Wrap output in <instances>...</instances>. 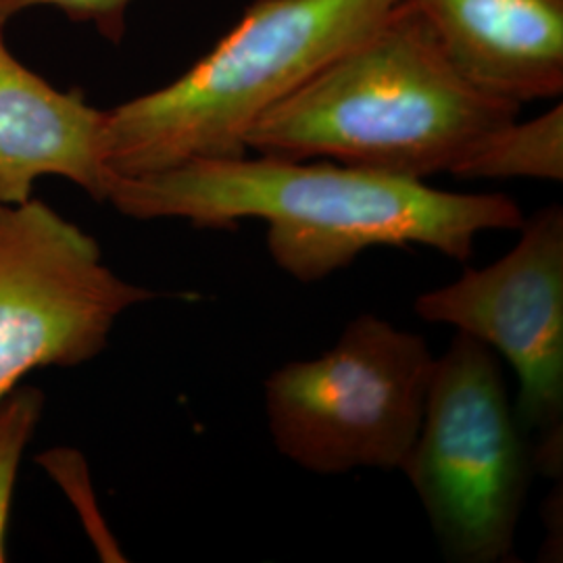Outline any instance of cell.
<instances>
[{"label": "cell", "mask_w": 563, "mask_h": 563, "mask_svg": "<svg viewBox=\"0 0 563 563\" xmlns=\"http://www.w3.org/2000/svg\"><path fill=\"white\" fill-rule=\"evenodd\" d=\"M401 0H253L178 80L104 111L120 178L232 159L263 115L372 32Z\"/></svg>", "instance_id": "3"}, {"label": "cell", "mask_w": 563, "mask_h": 563, "mask_svg": "<svg viewBox=\"0 0 563 563\" xmlns=\"http://www.w3.org/2000/svg\"><path fill=\"white\" fill-rule=\"evenodd\" d=\"M42 176L74 181L97 202L120 178L104 159V111L15 59L0 30V202L30 201Z\"/></svg>", "instance_id": "8"}, {"label": "cell", "mask_w": 563, "mask_h": 563, "mask_svg": "<svg viewBox=\"0 0 563 563\" xmlns=\"http://www.w3.org/2000/svg\"><path fill=\"white\" fill-rule=\"evenodd\" d=\"M504 257L416 299L423 322L443 323L504 355L518 376L516 416L537 434L532 465L563 470V209L551 202L520 228Z\"/></svg>", "instance_id": "6"}, {"label": "cell", "mask_w": 563, "mask_h": 563, "mask_svg": "<svg viewBox=\"0 0 563 563\" xmlns=\"http://www.w3.org/2000/svg\"><path fill=\"white\" fill-rule=\"evenodd\" d=\"M437 355L423 336L365 313L332 349L265 380L272 441L320 476L399 470L422 426Z\"/></svg>", "instance_id": "5"}, {"label": "cell", "mask_w": 563, "mask_h": 563, "mask_svg": "<svg viewBox=\"0 0 563 563\" xmlns=\"http://www.w3.org/2000/svg\"><path fill=\"white\" fill-rule=\"evenodd\" d=\"M399 470L446 560H511L534 465L493 349L455 332L437 357L422 426Z\"/></svg>", "instance_id": "4"}, {"label": "cell", "mask_w": 563, "mask_h": 563, "mask_svg": "<svg viewBox=\"0 0 563 563\" xmlns=\"http://www.w3.org/2000/svg\"><path fill=\"white\" fill-rule=\"evenodd\" d=\"M462 180H563V104L495 130L453 174Z\"/></svg>", "instance_id": "10"}, {"label": "cell", "mask_w": 563, "mask_h": 563, "mask_svg": "<svg viewBox=\"0 0 563 563\" xmlns=\"http://www.w3.org/2000/svg\"><path fill=\"white\" fill-rule=\"evenodd\" d=\"M136 0H0V30L32 7H55L71 21L90 23L107 41L121 42L125 18Z\"/></svg>", "instance_id": "12"}, {"label": "cell", "mask_w": 563, "mask_h": 563, "mask_svg": "<svg viewBox=\"0 0 563 563\" xmlns=\"http://www.w3.org/2000/svg\"><path fill=\"white\" fill-rule=\"evenodd\" d=\"M155 297L46 202H0V399L38 367L95 360L121 313Z\"/></svg>", "instance_id": "7"}, {"label": "cell", "mask_w": 563, "mask_h": 563, "mask_svg": "<svg viewBox=\"0 0 563 563\" xmlns=\"http://www.w3.org/2000/svg\"><path fill=\"white\" fill-rule=\"evenodd\" d=\"M44 411V393L15 386L0 399V563L7 560L4 534L21 457Z\"/></svg>", "instance_id": "11"}, {"label": "cell", "mask_w": 563, "mask_h": 563, "mask_svg": "<svg viewBox=\"0 0 563 563\" xmlns=\"http://www.w3.org/2000/svg\"><path fill=\"white\" fill-rule=\"evenodd\" d=\"M520 109L467 80L422 13L401 0L272 107L246 146L257 155L328 159L426 180L453 176Z\"/></svg>", "instance_id": "2"}, {"label": "cell", "mask_w": 563, "mask_h": 563, "mask_svg": "<svg viewBox=\"0 0 563 563\" xmlns=\"http://www.w3.org/2000/svg\"><path fill=\"white\" fill-rule=\"evenodd\" d=\"M107 202L139 222L222 230L262 220L272 262L299 282L323 280L372 246L418 244L467 262L481 234L520 230L526 220L501 192H449L344 163L257 153L118 178Z\"/></svg>", "instance_id": "1"}, {"label": "cell", "mask_w": 563, "mask_h": 563, "mask_svg": "<svg viewBox=\"0 0 563 563\" xmlns=\"http://www.w3.org/2000/svg\"><path fill=\"white\" fill-rule=\"evenodd\" d=\"M467 80L501 101L560 99L563 0H402Z\"/></svg>", "instance_id": "9"}]
</instances>
